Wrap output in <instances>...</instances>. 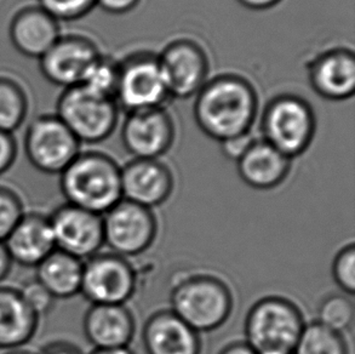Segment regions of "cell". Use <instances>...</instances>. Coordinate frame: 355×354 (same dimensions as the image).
Here are the masks:
<instances>
[{
  "mask_svg": "<svg viewBox=\"0 0 355 354\" xmlns=\"http://www.w3.org/2000/svg\"><path fill=\"white\" fill-rule=\"evenodd\" d=\"M193 115L199 129L221 144L249 134L259 115V95L246 78L218 74L194 96Z\"/></svg>",
  "mask_w": 355,
  "mask_h": 354,
  "instance_id": "obj_1",
  "label": "cell"
},
{
  "mask_svg": "<svg viewBox=\"0 0 355 354\" xmlns=\"http://www.w3.org/2000/svg\"><path fill=\"white\" fill-rule=\"evenodd\" d=\"M58 176L66 203L97 215H105L123 199L120 167L108 154L80 152Z\"/></svg>",
  "mask_w": 355,
  "mask_h": 354,
  "instance_id": "obj_2",
  "label": "cell"
},
{
  "mask_svg": "<svg viewBox=\"0 0 355 354\" xmlns=\"http://www.w3.org/2000/svg\"><path fill=\"white\" fill-rule=\"evenodd\" d=\"M171 311L193 330L209 332L221 328L233 311L231 289L211 274L178 278L170 292Z\"/></svg>",
  "mask_w": 355,
  "mask_h": 354,
  "instance_id": "obj_3",
  "label": "cell"
},
{
  "mask_svg": "<svg viewBox=\"0 0 355 354\" xmlns=\"http://www.w3.org/2000/svg\"><path fill=\"white\" fill-rule=\"evenodd\" d=\"M304 326L302 312L291 300L262 297L245 318V342L257 354H293Z\"/></svg>",
  "mask_w": 355,
  "mask_h": 354,
  "instance_id": "obj_4",
  "label": "cell"
},
{
  "mask_svg": "<svg viewBox=\"0 0 355 354\" xmlns=\"http://www.w3.org/2000/svg\"><path fill=\"white\" fill-rule=\"evenodd\" d=\"M262 140L293 160L312 144L317 118L308 101L296 94L274 96L261 115Z\"/></svg>",
  "mask_w": 355,
  "mask_h": 354,
  "instance_id": "obj_5",
  "label": "cell"
},
{
  "mask_svg": "<svg viewBox=\"0 0 355 354\" xmlns=\"http://www.w3.org/2000/svg\"><path fill=\"white\" fill-rule=\"evenodd\" d=\"M119 110L113 97L77 85L63 89L55 115L80 144H96L106 141L116 130Z\"/></svg>",
  "mask_w": 355,
  "mask_h": 354,
  "instance_id": "obj_6",
  "label": "cell"
},
{
  "mask_svg": "<svg viewBox=\"0 0 355 354\" xmlns=\"http://www.w3.org/2000/svg\"><path fill=\"white\" fill-rule=\"evenodd\" d=\"M82 144L56 115H42L29 123L24 137L26 157L35 170L60 175L78 154Z\"/></svg>",
  "mask_w": 355,
  "mask_h": 354,
  "instance_id": "obj_7",
  "label": "cell"
},
{
  "mask_svg": "<svg viewBox=\"0 0 355 354\" xmlns=\"http://www.w3.org/2000/svg\"><path fill=\"white\" fill-rule=\"evenodd\" d=\"M170 99L159 67L157 55H130L118 63V82L114 100L128 113L134 110L165 107Z\"/></svg>",
  "mask_w": 355,
  "mask_h": 354,
  "instance_id": "obj_8",
  "label": "cell"
},
{
  "mask_svg": "<svg viewBox=\"0 0 355 354\" xmlns=\"http://www.w3.org/2000/svg\"><path fill=\"white\" fill-rule=\"evenodd\" d=\"M136 287L137 273L129 259L100 251L84 261L80 294L92 305H125Z\"/></svg>",
  "mask_w": 355,
  "mask_h": 354,
  "instance_id": "obj_9",
  "label": "cell"
},
{
  "mask_svg": "<svg viewBox=\"0 0 355 354\" xmlns=\"http://www.w3.org/2000/svg\"><path fill=\"white\" fill-rule=\"evenodd\" d=\"M102 221L105 245L125 259L144 254L158 233L153 211L125 199L102 215Z\"/></svg>",
  "mask_w": 355,
  "mask_h": 354,
  "instance_id": "obj_10",
  "label": "cell"
},
{
  "mask_svg": "<svg viewBox=\"0 0 355 354\" xmlns=\"http://www.w3.org/2000/svg\"><path fill=\"white\" fill-rule=\"evenodd\" d=\"M157 58L170 97H194L209 81L210 58L202 44L193 39H175Z\"/></svg>",
  "mask_w": 355,
  "mask_h": 354,
  "instance_id": "obj_11",
  "label": "cell"
},
{
  "mask_svg": "<svg viewBox=\"0 0 355 354\" xmlns=\"http://www.w3.org/2000/svg\"><path fill=\"white\" fill-rule=\"evenodd\" d=\"M101 55L96 43L85 35L61 34L48 53L39 58V69L56 87H77Z\"/></svg>",
  "mask_w": 355,
  "mask_h": 354,
  "instance_id": "obj_12",
  "label": "cell"
},
{
  "mask_svg": "<svg viewBox=\"0 0 355 354\" xmlns=\"http://www.w3.org/2000/svg\"><path fill=\"white\" fill-rule=\"evenodd\" d=\"M176 126L166 107L129 112L121 126V142L134 159H159L168 153Z\"/></svg>",
  "mask_w": 355,
  "mask_h": 354,
  "instance_id": "obj_13",
  "label": "cell"
},
{
  "mask_svg": "<svg viewBox=\"0 0 355 354\" xmlns=\"http://www.w3.org/2000/svg\"><path fill=\"white\" fill-rule=\"evenodd\" d=\"M56 250L85 261L105 245L102 216L68 203L49 215Z\"/></svg>",
  "mask_w": 355,
  "mask_h": 354,
  "instance_id": "obj_14",
  "label": "cell"
},
{
  "mask_svg": "<svg viewBox=\"0 0 355 354\" xmlns=\"http://www.w3.org/2000/svg\"><path fill=\"white\" fill-rule=\"evenodd\" d=\"M121 196L125 201L153 209L173 194V171L159 159H132L120 168Z\"/></svg>",
  "mask_w": 355,
  "mask_h": 354,
  "instance_id": "obj_15",
  "label": "cell"
},
{
  "mask_svg": "<svg viewBox=\"0 0 355 354\" xmlns=\"http://www.w3.org/2000/svg\"><path fill=\"white\" fill-rule=\"evenodd\" d=\"M308 81L315 94L329 101H346L355 92V55L338 47L317 55L308 65Z\"/></svg>",
  "mask_w": 355,
  "mask_h": 354,
  "instance_id": "obj_16",
  "label": "cell"
},
{
  "mask_svg": "<svg viewBox=\"0 0 355 354\" xmlns=\"http://www.w3.org/2000/svg\"><path fill=\"white\" fill-rule=\"evenodd\" d=\"M14 264L35 268L56 250L49 215L26 211L19 224L4 240Z\"/></svg>",
  "mask_w": 355,
  "mask_h": 354,
  "instance_id": "obj_17",
  "label": "cell"
},
{
  "mask_svg": "<svg viewBox=\"0 0 355 354\" xmlns=\"http://www.w3.org/2000/svg\"><path fill=\"white\" fill-rule=\"evenodd\" d=\"M83 331L95 350L125 348L134 339L136 323L125 305H92L83 318Z\"/></svg>",
  "mask_w": 355,
  "mask_h": 354,
  "instance_id": "obj_18",
  "label": "cell"
},
{
  "mask_svg": "<svg viewBox=\"0 0 355 354\" xmlns=\"http://www.w3.org/2000/svg\"><path fill=\"white\" fill-rule=\"evenodd\" d=\"M58 19L39 5H28L19 9L9 26L10 42L26 58H39L61 37Z\"/></svg>",
  "mask_w": 355,
  "mask_h": 354,
  "instance_id": "obj_19",
  "label": "cell"
},
{
  "mask_svg": "<svg viewBox=\"0 0 355 354\" xmlns=\"http://www.w3.org/2000/svg\"><path fill=\"white\" fill-rule=\"evenodd\" d=\"M142 342L147 354H200L202 341L171 310L153 313L144 323Z\"/></svg>",
  "mask_w": 355,
  "mask_h": 354,
  "instance_id": "obj_20",
  "label": "cell"
},
{
  "mask_svg": "<svg viewBox=\"0 0 355 354\" xmlns=\"http://www.w3.org/2000/svg\"><path fill=\"white\" fill-rule=\"evenodd\" d=\"M240 178L259 191L282 185L291 169V159L262 139H254L244 155L236 162Z\"/></svg>",
  "mask_w": 355,
  "mask_h": 354,
  "instance_id": "obj_21",
  "label": "cell"
},
{
  "mask_svg": "<svg viewBox=\"0 0 355 354\" xmlns=\"http://www.w3.org/2000/svg\"><path fill=\"white\" fill-rule=\"evenodd\" d=\"M40 318L34 313L19 287L0 285V350L24 348L38 332Z\"/></svg>",
  "mask_w": 355,
  "mask_h": 354,
  "instance_id": "obj_22",
  "label": "cell"
},
{
  "mask_svg": "<svg viewBox=\"0 0 355 354\" xmlns=\"http://www.w3.org/2000/svg\"><path fill=\"white\" fill-rule=\"evenodd\" d=\"M84 261L55 250L34 268L35 279L56 300H68L80 294Z\"/></svg>",
  "mask_w": 355,
  "mask_h": 354,
  "instance_id": "obj_23",
  "label": "cell"
},
{
  "mask_svg": "<svg viewBox=\"0 0 355 354\" xmlns=\"http://www.w3.org/2000/svg\"><path fill=\"white\" fill-rule=\"evenodd\" d=\"M29 100L17 81L0 76V131L14 135L27 120Z\"/></svg>",
  "mask_w": 355,
  "mask_h": 354,
  "instance_id": "obj_24",
  "label": "cell"
},
{
  "mask_svg": "<svg viewBox=\"0 0 355 354\" xmlns=\"http://www.w3.org/2000/svg\"><path fill=\"white\" fill-rule=\"evenodd\" d=\"M293 354H349L342 334L318 321L306 324Z\"/></svg>",
  "mask_w": 355,
  "mask_h": 354,
  "instance_id": "obj_25",
  "label": "cell"
},
{
  "mask_svg": "<svg viewBox=\"0 0 355 354\" xmlns=\"http://www.w3.org/2000/svg\"><path fill=\"white\" fill-rule=\"evenodd\" d=\"M317 316L318 321H315L343 335V332L349 330L354 323V303L346 294L327 295L319 303Z\"/></svg>",
  "mask_w": 355,
  "mask_h": 354,
  "instance_id": "obj_26",
  "label": "cell"
},
{
  "mask_svg": "<svg viewBox=\"0 0 355 354\" xmlns=\"http://www.w3.org/2000/svg\"><path fill=\"white\" fill-rule=\"evenodd\" d=\"M118 82V62L108 56L101 55L92 65L82 84L100 95L114 99Z\"/></svg>",
  "mask_w": 355,
  "mask_h": 354,
  "instance_id": "obj_27",
  "label": "cell"
},
{
  "mask_svg": "<svg viewBox=\"0 0 355 354\" xmlns=\"http://www.w3.org/2000/svg\"><path fill=\"white\" fill-rule=\"evenodd\" d=\"M24 198L12 187L0 183V242H4L26 214Z\"/></svg>",
  "mask_w": 355,
  "mask_h": 354,
  "instance_id": "obj_28",
  "label": "cell"
},
{
  "mask_svg": "<svg viewBox=\"0 0 355 354\" xmlns=\"http://www.w3.org/2000/svg\"><path fill=\"white\" fill-rule=\"evenodd\" d=\"M37 5L61 24L85 17L96 8L97 0H37Z\"/></svg>",
  "mask_w": 355,
  "mask_h": 354,
  "instance_id": "obj_29",
  "label": "cell"
},
{
  "mask_svg": "<svg viewBox=\"0 0 355 354\" xmlns=\"http://www.w3.org/2000/svg\"><path fill=\"white\" fill-rule=\"evenodd\" d=\"M332 278L346 295L355 292V246L346 245L337 253L332 262Z\"/></svg>",
  "mask_w": 355,
  "mask_h": 354,
  "instance_id": "obj_30",
  "label": "cell"
},
{
  "mask_svg": "<svg viewBox=\"0 0 355 354\" xmlns=\"http://www.w3.org/2000/svg\"><path fill=\"white\" fill-rule=\"evenodd\" d=\"M21 295L24 297L27 306L42 319V317L48 316L51 313L56 305V298L35 279H28L19 287Z\"/></svg>",
  "mask_w": 355,
  "mask_h": 354,
  "instance_id": "obj_31",
  "label": "cell"
},
{
  "mask_svg": "<svg viewBox=\"0 0 355 354\" xmlns=\"http://www.w3.org/2000/svg\"><path fill=\"white\" fill-rule=\"evenodd\" d=\"M19 153L14 135L0 131V176L12 168Z\"/></svg>",
  "mask_w": 355,
  "mask_h": 354,
  "instance_id": "obj_32",
  "label": "cell"
},
{
  "mask_svg": "<svg viewBox=\"0 0 355 354\" xmlns=\"http://www.w3.org/2000/svg\"><path fill=\"white\" fill-rule=\"evenodd\" d=\"M254 137L251 134L240 135L233 139L226 140L221 142L222 153L225 154L226 158L230 160L238 162L245 152L249 149L251 144L254 142Z\"/></svg>",
  "mask_w": 355,
  "mask_h": 354,
  "instance_id": "obj_33",
  "label": "cell"
},
{
  "mask_svg": "<svg viewBox=\"0 0 355 354\" xmlns=\"http://www.w3.org/2000/svg\"><path fill=\"white\" fill-rule=\"evenodd\" d=\"M142 0H97V6L108 14L124 15L136 9Z\"/></svg>",
  "mask_w": 355,
  "mask_h": 354,
  "instance_id": "obj_34",
  "label": "cell"
},
{
  "mask_svg": "<svg viewBox=\"0 0 355 354\" xmlns=\"http://www.w3.org/2000/svg\"><path fill=\"white\" fill-rule=\"evenodd\" d=\"M37 354H84L76 344L64 340H55L42 347Z\"/></svg>",
  "mask_w": 355,
  "mask_h": 354,
  "instance_id": "obj_35",
  "label": "cell"
},
{
  "mask_svg": "<svg viewBox=\"0 0 355 354\" xmlns=\"http://www.w3.org/2000/svg\"><path fill=\"white\" fill-rule=\"evenodd\" d=\"M12 266L14 262L10 258L4 242H0V285H3V283L9 278L10 273L12 271Z\"/></svg>",
  "mask_w": 355,
  "mask_h": 354,
  "instance_id": "obj_36",
  "label": "cell"
},
{
  "mask_svg": "<svg viewBox=\"0 0 355 354\" xmlns=\"http://www.w3.org/2000/svg\"><path fill=\"white\" fill-rule=\"evenodd\" d=\"M241 6L250 10H268L275 8L283 0H236Z\"/></svg>",
  "mask_w": 355,
  "mask_h": 354,
  "instance_id": "obj_37",
  "label": "cell"
},
{
  "mask_svg": "<svg viewBox=\"0 0 355 354\" xmlns=\"http://www.w3.org/2000/svg\"><path fill=\"white\" fill-rule=\"evenodd\" d=\"M218 354H257L246 342H233L222 348Z\"/></svg>",
  "mask_w": 355,
  "mask_h": 354,
  "instance_id": "obj_38",
  "label": "cell"
},
{
  "mask_svg": "<svg viewBox=\"0 0 355 354\" xmlns=\"http://www.w3.org/2000/svg\"><path fill=\"white\" fill-rule=\"evenodd\" d=\"M89 354H135L129 347L116 348V350H94Z\"/></svg>",
  "mask_w": 355,
  "mask_h": 354,
  "instance_id": "obj_39",
  "label": "cell"
},
{
  "mask_svg": "<svg viewBox=\"0 0 355 354\" xmlns=\"http://www.w3.org/2000/svg\"><path fill=\"white\" fill-rule=\"evenodd\" d=\"M3 354H37V352L26 350V348H17V350L5 351Z\"/></svg>",
  "mask_w": 355,
  "mask_h": 354,
  "instance_id": "obj_40",
  "label": "cell"
},
{
  "mask_svg": "<svg viewBox=\"0 0 355 354\" xmlns=\"http://www.w3.org/2000/svg\"><path fill=\"white\" fill-rule=\"evenodd\" d=\"M279 354V353H278Z\"/></svg>",
  "mask_w": 355,
  "mask_h": 354,
  "instance_id": "obj_41",
  "label": "cell"
}]
</instances>
